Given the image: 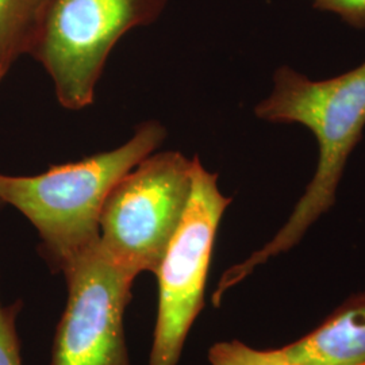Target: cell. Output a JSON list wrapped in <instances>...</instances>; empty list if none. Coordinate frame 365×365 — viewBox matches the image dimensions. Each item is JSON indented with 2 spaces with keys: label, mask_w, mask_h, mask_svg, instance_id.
<instances>
[{
  "label": "cell",
  "mask_w": 365,
  "mask_h": 365,
  "mask_svg": "<svg viewBox=\"0 0 365 365\" xmlns=\"http://www.w3.org/2000/svg\"><path fill=\"white\" fill-rule=\"evenodd\" d=\"M167 137L156 120L140 125L115 149L54 165L36 176L0 173V203L18 210L37 230L39 252L63 272L99 241V218L110 191Z\"/></svg>",
  "instance_id": "obj_2"
},
{
  "label": "cell",
  "mask_w": 365,
  "mask_h": 365,
  "mask_svg": "<svg viewBox=\"0 0 365 365\" xmlns=\"http://www.w3.org/2000/svg\"><path fill=\"white\" fill-rule=\"evenodd\" d=\"M51 0H0V81L33 51Z\"/></svg>",
  "instance_id": "obj_8"
},
{
  "label": "cell",
  "mask_w": 365,
  "mask_h": 365,
  "mask_svg": "<svg viewBox=\"0 0 365 365\" xmlns=\"http://www.w3.org/2000/svg\"><path fill=\"white\" fill-rule=\"evenodd\" d=\"M66 310L53 344L52 365H130L123 317L134 276L98 241L63 269Z\"/></svg>",
  "instance_id": "obj_6"
},
{
  "label": "cell",
  "mask_w": 365,
  "mask_h": 365,
  "mask_svg": "<svg viewBox=\"0 0 365 365\" xmlns=\"http://www.w3.org/2000/svg\"><path fill=\"white\" fill-rule=\"evenodd\" d=\"M230 203L232 197L218 187V175L194 157L188 205L155 271L158 309L149 365L179 363L190 329L205 304L215 237Z\"/></svg>",
  "instance_id": "obj_5"
},
{
  "label": "cell",
  "mask_w": 365,
  "mask_h": 365,
  "mask_svg": "<svg viewBox=\"0 0 365 365\" xmlns=\"http://www.w3.org/2000/svg\"><path fill=\"white\" fill-rule=\"evenodd\" d=\"M282 349L297 365H365V292L346 300L312 333Z\"/></svg>",
  "instance_id": "obj_7"
},
{
  "label": "cell",
  "mask_w": 365,
  "mask_h": 365,
  "mask_svg": "<svg viewBox=\"0 0 365 365\" xmlns=\"http://www.w3.org/2000/svg\"><path fill=\"white\" fill-rule=\"evenodd\" d=\"M255 114L271 123L307 128L318 143V164L313 180L279 233L222 276L214 295L215 304L257 265L294 248L314 222L334 205L346 161L365 129V61L337 78L318 81L282 66L274 72V90L256 106Z\"/></svg>",
  "instance_id": "obj_1"
},
{
  "label": "cell",
  "mask_w": 365,
  "mask_h": 365,
  "mask_svg": "<svg viewBox=\"0 0 365 365\" xmlns=\"http://www.w3.org/2000/svg\"><path fill=\"white\" fill-rule=\"evenodd\" d=\"M192 167L194 158L180 152H153L107 196L99 218V242L131 276L155 274L188 205Z\"/></svg>",
  "instance_id": "obj_4"
},
{
  "label": "cell",
  "mask_w": 365,
  "mask_h": 365,
  "mask_svg": "<svg viewBox=\"0 0 365 365\" xmlns=\"http://www.w3.org/2000/svg\"><path fill=\"white\" fill-rule=\"evenodd\" d=\"M313 7L337 15L354 29H365V0H310Z\"/></svg>",
  "instance_id": "obj_11"
},
{
  "label": "cell",
  "mask_w": 365,
  "mask_h": 365,
  "mask_svg": "<svg viewBox=\"0 0 365 365\" xmlns=\"http://www.w3.org/2000/svg\"><path fill=\"white\" fill-rule=\"evenodd\" d=\"M0 209H1V203H0Z\"/></svg>",
  "instance_id": "obj_12"
},
{
  "label": "cell",
  "mask_w": 365,
  "mask_h": 365,
  "mask_svg": "<svg viewBox=\"0 0 365 365\" xmlns=\"http://www.w3.org/2000/svg\"><path fill=\"white\" fill-rule=\"evenodd\" d=\"M168 0H51L30 53L52 78L58 103L78 111L95 101L107 58L135 27L156 22Z\"/></svg>",
  "instance_id": "obj_3"
},
{
  "label": "cell",
  "mask_w": 365,
  "mask_h": 365,
  "mask_svg": "<svg viewBox=\"0 0 365 365\" xmlns=\"http://www.w3.org/2000/svg\"><path fill=\"white\" fill-rule=\"evenodd\" d=\"M209 360L211 365H297L283 349L257 351L240 341L215 344L210 349Z\"/></svg>",
  "instance_id": "obj_9"
},
{
  "label": "cell",
  "mask_w": 365,
  "mask_h": 365,
  "mask_svg": "<svg viewBox=\"0 0 365 365\" xmlns=\"http://www.w3.org/2000/svg\"><path fill=\"white\" fill-rule=\"evenodd\" d=\"M21 307V300L7 307L0 302V365H22L21 342L16 330V317Z\"/></svg>",
  "instance_id": "obj_10"
}]
</instances>
